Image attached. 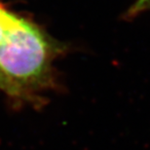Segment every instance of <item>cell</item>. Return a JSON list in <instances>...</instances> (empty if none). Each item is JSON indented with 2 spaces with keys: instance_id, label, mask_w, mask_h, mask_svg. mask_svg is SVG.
<instances>
[{
  "instance_id": "3957f363",
  "label": "cell",
  "mask_w": 150,
  "mask_h": 150,
  "mask_svg": "<svg viewBox=\"0 0 150 150\" xmlns=\"http://www.w3.org/2000/svg\"><path fill=\"white\" fill-rule=\"evenodd\" d=\"M150 11V0H134L131 6L125 11L123 20L133 21L139 15H142Z\"/></svg>"
},
{
  "instance_id": "6da1fadb",
  "label": "cell",
  "mask_w": 150,
  "mask_h": 150,
  "mask_svg": "<svg viewBox=\"0 0 150 150\" xmlns=\"http://www.w3.org/2000/svg\"><path fill=\"white\" fill-rule=\"evenodd\" d=\"M54 46L36 25L23 19L0 43V88L12 95L47 80Z\"/></svg>"
},
{
  "instance_id": "7a4b0ae2",
  "label": "cell",
  "mask_w": 150,
  "mask_h": 150,
  "mask_svg": "<svg viewBox=\"0 0 150 150\" xmlns=\"http://www.w3.org/2000/svg\"><path fill=\"white\" fill-rule=\"evenodd\" d=\"M23 19L17 17L5 9L0 7V43L9 32L23 23Z\"/></svg>"
}]
</instances>
